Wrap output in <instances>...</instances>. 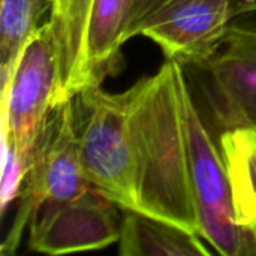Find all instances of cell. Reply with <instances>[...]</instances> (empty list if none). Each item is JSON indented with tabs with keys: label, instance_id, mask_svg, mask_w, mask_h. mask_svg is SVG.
Returning a JSON list of instances; mask_svg holds the SVG:
<instances>
[{
	"label": "cell",
	"instance_id": "5b68a950",
	"mask_svg": "<svg viewBox=\"0 0 256 256\" xmlns=\"http://www.w3.org/2000/svg\"><path fill=\"white\" fill-rule=\"evenodd\" d=\"M20 208L4 248L20 243L21 230L46 204L74 200L93 189L84 170L76 98L54 106L21 183Z\"/></svg>",
	"mask_w": 256,
	"mask_h": 256
},
{
	"label": "cell",
	"instance_id": "8992f818",
	"mask_svg": "<svg viewBox=\"0 0 256 256\" xmlns=\"http://www.w3.org/2000/svg\"><path fill=\"white\" fill-rule=\"evenodd\" d=\"M243 15H249L246 0H166L134 36L152 39L166 60L184 68L208 58Z\"/></svg>",
	"mask_w": 256,
	"mask_h": 256
},
{
	"label": "cell",
	"instance_id": "5bb4252c",
	"mask_svg": "<svg viewBox=\"0 0 256 256\" xmlns=\"http://www.w3.org/2000/svg\"><path fill=\"white\" fill-rule=\"evenodd\" d=\"M255 244H256V237H255Z\"/></svg>",
	"mask_w": 256,
	"mask_h": 256
},
{
	"label": "cell",
	"instance_id": "30bf717a",
	"mask_svg": "<svg viewBox=\"0 0 256 256\" xmlns=\"http://www.w3.org/2000/svg\"><path fill=\"white\" fill-rule=\"evenodd\" d=\"M90 8L92 0H54L50 12L58 62L56 105L78 94Z\"/></svg>",
	"mask_w": 256,
	"mask_h": 256
},
{
	"label": "cell",
	"instance_id": "7c38bea8",
	"mask_svg": "<svg viewBox=\"0 0 256 256\" xmlns=\"http://www.w3.org/2000/svg\"><path fill=\"white\" fill-rule=\"evenodd\" d=\"M54 0H0V68L2 88L9 82L16 62L36 34Z\"/></svg>",
	"mask_w": 256,
	"mask_h": 256
},
{
	"label": "cell",
	"instance_id": "3957f363",
	"mask_svg": "<svg viewBox=\"0 0 256 256\" xmlns=\"http://www.w3.org/2000/svg\"><path fill=\"white\" fill-rule=\"evenodd\" d=\"M57 88V50L48 20L28 40L2 88L3 162H14L22 178L56 106Z\"/></svg>",
	"mask_w": 256,
	"mask_h": 256
},
{
	"label": "cell",
	"instance_id": "4fadbf2b",
	"mask_svg": "<svg viewBox=\"0 0 256 256\" xmlns=\"http://www.w3.org/2000/svg\"><path fill=\"white\" fill-rule=\"evenodd\" d=\"M166 0H135V6H134V14H132V21H130V27L128 32V40L134 38V32L136 30V27L152 14L154 12L159 6H162ZM248 4V10L249 14H256V0H246Z\"/></svg>",
	"mask_w": 256,
	"mask_h": 256
},
{
	"label": "cell",
	"instance_id": "52a82bcc",
	"mask_svg": "<svg viewBox=\"0 0 256 256\" xmlns=\"http://www.w3.org/2000/svg\"><path fill=\"white\" fill-rule=\"evenodd\" d=\"M114 201L96 189L63 202L42 206L30 219L28 248L46 255L104 249L120 238Z\"/></svg>",
	"mask_w": 256,
	"mask_h": 256
},
{
	"label": "cell",
	"instance_id": "9c48e42d",
	"mask_svg": "<svg viewBox=\"0 0 256 256\" xmlns=\"http://www.w3.org/2000/svg\"><path fill=\"white\" fill-rule=\"evenodd\" d=\"M200 234L150 214L122 208L118 254L122 256H208Z\"/></svg>",
	"mask_w": 256,
	"mask_h": 256
},
{
	"label": "cell",
	"instance_id": "8fae6325",
	"mask_svg": "<svg viewBox=\"0 0 256 256\" xmlns=\"http://www.w3.org/2000/svg\"><path fill=\"white\" fill-rule=\"evenodd\" d=\"M218 141L230 178L237 222L255 244L256 129L231 130Z\"/></svg>",
	"mask_w": 256,
	"mask_h": 256
},
{
	"label": "cell",
	"instance_id": "ba28073f",
	"mask_svg": "<svg viewBox=\"0 0 256 256\" xmlns=\"http://www.w3.org/2000/svg\"><path fill=\"white\" fill-rule=\"evenodd\" d=\"M134 6L135 0H92L78 94L100 87L108 76L118 74Z\"/></svg>",
	"mask_w": 256,
	"mask_h": 256
},
{
	"label": "cell",
	"instance_id": "277c9868",
	"mask_svg": "<svg viewBox=\"0 0 256 256\" xmlns=\"http://www.w3.org/2000/svg\"><path fill=\"white\" fill-rule=\"evenodd\" d=\"M76 108L81 154L92 188L114 201L120 210L138 212L126 92L88 88L76 96Z\"/></svg>",
	"mask_w": 256,
	"mask_h": 256
},
{
	"label": "cell",
	"instance_id": "6da1fadb",
	"mask_svg": "<svg viewBox=\"0 0 256 256\" xmlns=\"http://www.w3.org/2000/svg\"><path fill=\"white\" fill-rule=\"evenodd\" d=\"M141 213L200 234L219 255L252 256L238 225L219 141L208 130L182 64L165 60L126 90Z\"/></svg>",
	"mask_w": 256,
	"mask_h": 256
},
{
	"label": "cell",
	"instance_id": "7a4b0ae2",
	"mask_svg": "<svg viewBox=\"0 0 256 256\" xmlns=\"http://www.w3.org/2000/svg\"><path fill=\"white\" fill-rule=\"evenodd\" d=\"M183 69L216 140L231 130L256 129V20L236 21L208 58Z\"/></svg>",
	"mask_w": 256,
	"mask_h": 256
}]
</instances>
